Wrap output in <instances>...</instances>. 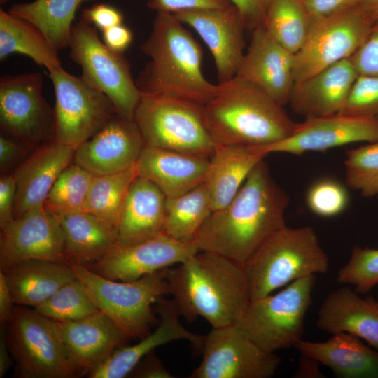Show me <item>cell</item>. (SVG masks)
Listing matches in <instances>:
<instances>
[{"label":"cell","mask_w":378,"mask_h":378,"mask_svg":"<svg viewBox=\"0 0 378 378\" xmlns=\"http://www.w3.org/2000/svg\"><path fill=\"white\" fill-rule=\"evenodd\" d=\"M374 195H377L378 196V184L376 186V187L372 190L371 196H374Z\"/></svg>","instance_id":"6f0895ef"},{"label":"cell","mask_w":378,"mask_h":378,"mask_svg":"<svg viewBox=\"0 0 378 378\" xmlns=\"http://www.w3.org/2000/svg\"><path fill=\"white\" fill-rule=\"evenodd\" d=\"M339 113L378 118V76L358 75Z\"/></svg>","instance_id":"b9f144b4"},{"label":"cell","mask_w":378,"mask_h":378,"mask_svg":"<svg viewBox=\"0 0 378 378\" xmlns=\"http://www.w3.org/2000/svg\"><path fill=\"white\" fill-rule=\"evenodd\" d=\"M232 4L229 0H148V8L157 12L176 13L187 10L223 8Z\"/></svg>","instance_id":"ee69618b"},{"label":"cell","mask_w":378,"mask_h":378,"mask_svg":"<svg viewBox=\"0 0 378 378\" xmlns=\"http://www.w3.org/2000/svg\"><path fill=\"white\" fill-rule=\"evenodd\" d=\"M94 176L71 163L59 176L45 201V207L57 216L85 211Z\"/></svg>","instance_id":"8d00e7d4"},{"label":"cell","mask_w":378,"mask_h":378,"mask_svg":"<svg viewBox=\"0 0 378 378\" xmlns=\"http://www.w3.org/2000/svg\"><path fill=\"white\" fill-rule=\"evenodd\" d=\"M123 15L116 8L104 4H94L82 11L81 20L102 31L122 24Z\"/></svg>","instance_id":"f6af8a7d"},{"label":"cell","mask_w":378,"mask_h":378,"mask_svg":"<svg viewBox=\"0 0 378 378\" xmlns=\"http://www.w3.org/2000/svg\"><path fill=\"white\" fill-rule=\"evenodd\" d=\"M294 56L265 27L255 28L235 76L257 86L283 106L289 103L295 85Z\"/></svg>","instance_id":"ffe728a7"},{"label":"cell","mask_w":378,"mask_h":378,"mask_svg":"<svg viewBox=\"0 0 378 378\" xmlns=\"http://www.w3.org/2000/svg\"><path fill=\"white\" fill-rule=\"evenodd\" d=\"M8 0H0L1 4H5Z\"/></svg>","instance_id":"680465c9"},{"label":"cell","mask_w":378,"mask_h":378,"mask_svg":"<svg viewBox=\"0 0 378 378\" xmlns=\"http://www.w3.org/2000/svg\"><path fill=\"white\" fill-rule=\"evenodd\" d=\"M43 90L41 73L6 75L0 79L1 130L28 148L53 140L54 109Z\"/></svg>","instance_id":"4fadbf2b"},{"label":"cell","mask_w":378,"mask_h":378,"mask_svg":"<svg viewBox=\"0 0 378 378\" xmlns=\"http://www.w3.org/2000/svg\"><path fill=\"white\" fill-rule=\"evenodd\" d=\"M312 19L332 16L362 6L364 0H302Z\"/></svg>","instance_id":"bcb514c9"},{"label":"cell","mask_w":378,"mask_h":378,"mask_svg":"<svg viewBox=\"0 0 378 378\" xmlns=\"http://www.w3.org/2000/svg\"><path fill=\"white\" fill-rule=\"evenodd\" d=\"M6 326L10 355L20 378H72L83 375L73 363L52 320L34 308L16 305Z\"/></svg>","instance_id":"9c48e42d"},{"label":"cell","mask_w":378,"mask_h":378,"mask_svg":"<svg viewBox=\"0 0 378 378\" xmlns=\"http://www.w3.org/2000/svg\"><path fill=\"white\" fill-rule=\"evenodd\" d=\"M204 105L141 93L134 121L147 146L210 158L216 144L206 125Z\"/></svg>","instance_id":"52a82bcc"},{"label":"cell","mask_w":378,"mask_h":378,"mask_svg":"<svg viewBox=\"0 0 378 378\" xmlns=\"http://www.w3.org/2000/svg\"><path fill=\"white\" fill-rule=\"evenodd\" d=\"M145 146L135 122L115 113L76 148L73 161L94 176L120 173L136 165Z\"/></svg>","instance_id":"d6986e66"},{"label":"cell","mask_w":378,"mask_h":378,"mask_svg":"<svg viewBox=\"0 0 378 378\" xmlns=\"http://www.w3.org/2000/svg\"><path fill=\"white\" fill-rule=\"evenodd\" d=\"M68 47L69 57L81 68V78L108 97L118 115L134 120L141 92L123 53L108 48L96 28L83 20L72 24Z\"/></svg>","instance_id":"30bf717a"},{"label":"cell","mask_w":378,"mask_h":378,"mask_svg":"<svg viewBox=\"0 0 378 378\" xmlns=\"http://www.w3.org/2000/svg\"><path fill=\"white\" fill-rule=\"evenodd\" d=\"M337 281L351 285L358 293H367L378 284V249L353 248L347 262L340 269Z\"/></svg>","instance_id":"ab89813d"},{"label":"cell","mask_w":378,"mask_h":378,"mask_svg":"<svg viewBox=\"0 0 378 378\" xmlns=\"http://www.w3.org/2000/svg\"><path fill=\"white\" fill-rule=\"evenodd\" d=\"M17 183L13 174H4L0 178V227L14 218Z\"/></svg>","instance_id":"c3c4849f"},{"label":"cell","mask_w":378,"mask_h":378,"mask_svg":"<svg viewBox=\"0 0 378 378\" xmlns=\"http://www.w3.org/2000/svg\"><path fill=\"white\" fill-rule=\"evenodd\" d=\"M10 349L7 341L6 326L1 325L0 332V378L4 377L12 365Z\"/></svg>","instance_id":"db71d44e"},{"label":"cell","mask_w":378,"mask_h":378,"mask_svg":"<svg viewBox=\"0 0 378 378\" xmlns=\"http://www.w3.org/2000/svg\"><path fill=\"white\" fill-rule=\"evenodd\" d=\"M240 11L248 29L265 27V18L272 0H229Z\"/></svg>","instance_id":"7dc6e473"},{"label":"cell","mask_w":378,"mask_h":378,"mask_svg":"<svg viewBox=\"0 0 378 378\" xmlns=\"http://www.w3.org/2000/svg\"><path fill=\"white\" fill-rule=\"evenodd\" d=\"M2 271L15 305L36 308L66 283L76 278L66 264L27 259Z\"/></svg>","instance_id":"f546056e"},{"label":"cell","mask_w":378,"mask_h":378,"mask_svg":"<svg viewBox=\"0 0 378 378\" xmlns=\"http://www.w3.org/2000/svg\"><path fill=\"white\" fill-rule=\"evenodd\" d=\"M311 23L302 0H272L265 28L281 46L295 55L307 39Z\"/></svg>","instance_id":"e575fe53"},{"label":"cell","mask_w":378,"mask_h":378,"mask_svg":"<svg viewBox=\"0 0 378 378\" xmlns=\"http://www.w3.org/2000/svg\"><path fill=\"white\" fill-rule=\"evenodd\" d=\"M191 27L210 50L218 83L235 77L245 53V21L233 4L223 8L187 10L174 13Z\"/></svg>","instance_id":"ac0fdd59"},{"label":"cell","mask_w":378,"mask_h":378,"mask_svg":"<svg viewBox=\"0 0 378 378\" xmlns=\"http://www.w3.org/2000/svg\"><path fill=\"white\" fill-rule=\"evenodd\" d=\"M27 259L66 264L59 219L43 204L1 228L0 270Z\"/></svg>","instance_id":"2e32d148"},{"label":"cell","mask_w":378,"mask_h":378,"mask_svg":"<svg viewBox=\"0 0 378 378\" xmlns=\"http://www.w3.org/2000/svg\"><path fill=\"white\" fill-rule=\"evenodd\" d=\"M305 201L314 214L325 218L333 217L346 210L349 194L344 185L331 178H323L308 188Z\"/></svg>","instance_id":"60d3db41"},{"label":"cell","mask_w":378,"mask_h":378,"mask_svg":"<svg viewBox=\"0 0 378 378\" xmlns=\"http://www.w3.org/2000/svg\"><path fill=\"white\" fill-rule=\"evenodd\" d=\"M166 197L151 181L137 176L131 183L115 229L118 245L137 244L164 232Z\"/></svg>","instance_id":"484cf974"},{"label":"cell","mask_w":378,"mask_h":378,"mask_svg":"<svg viewBox=\"0 0 378 378\" xmlns=\"http://www.w3.org/2000/svg\"><path fill=\"white\" fill-rule=\"evenodd\" d=\"M73 363L89 375L130 338L100 310L84 318L52 321Z\"/></svg>","instance_id":"44dd1931"},{"label":"cell","mask_w":378,"mask_h":378,"mask_svg":"<svg viewBox=\"0 0 378 378\" xmlns=\"http://www.w3.org/2000/svg\"><path fill=\"white\" fill-rule=\"evenodd\" d=\"M295 347L301 355L329 368L338 377L378 378V351L352 334L337 332L323 342L302 339Z\"/></svg>","instance_id":"83f0119b"},{"label":"cell","mask_w":378,"mask_h":378,"mask_svg":"<svg viewBox=\"0 0 378 378\" xmlns=\"http://www.w3.org/2000/svg\"><path fill=\"white\" fill-rule=\"evenodd\" d=\"M13 296L8 285L6 276L0 271V322L6 325L10 320L14 309Z\"/></svg>","instance_id":"f5cc1de1"},{"label":"cell","mask_w":378,"mask_h":378,"mask_svg":"<svg viewBox=\"0 0 378 378\" xmlns=\"http://www.w3.org/2000/svg\"><path fill=\"white\" fill-rule=\"evenodd\" d=\"M156 312L160 321L153 331L132 346H125L115 351L101 366L91 372L90 378H122L130 373L138 363L147 354L165 344L187 340L195 347L201 348L204 336L190 332L183 326L181 316L174 302L165 296L160 297L156 302Z\"/></svg>","instance_id":"7402d4cb"},{"label":"cell","mask_w":378,"mask_h":378,"mask_svg":"<svg viewBox=\"0 0 378 378\" xmlns=\"http://www.w3.org/2000/svg\"><path fill=\"white\" fill-rule=\"evenodd\" d=\"M103 42L112 50L123 53L133 40L132 31L122 24L102 31Z\"/></svg>","instance_id":"816d5d0a"},{"label":"cell","mask_w":378,"mask_h":378,"mask_svg":"<svg viewBox=\"0 0 378 378\" xmlns=\"http://www.w3.org/2000/svg\"><path fill=\"white\" fill-rule=\"evenodd\" d=\"M377 304H378V300H377Z\"/></svg>","instance_id":"91938a15"},{"label":"cell","mask_w":378,"mask_h":378,"mask_svg":"<svg viewBox=\"0 0 378 378\" xmlns=\"http://www.w3.org/2000/svg\"><path fill=\"white\" fill-rule=\"evenodd\" d=\"M289 197L272 177L264 159L251 170L234 197L213 211L193 241L244 265L275 232L284 227Z\"/></svg>","instance_id":"6da1fadb"},{"label":"cell","mask_w":378,"mask_h":378,"mask_svg":"<svg viewBox=\"0 0 378 378\" xmlns=\"http://www.w3.org/2000/svg\"><path fill=\"white\" fill-rule=\"evenodd\" d=\"M57 216L67 265L73 262L88 266L100 260L118 245L115 230L90 213L80 211Z\"/></svg>","instance_id":"4dcf8cb0"},{"label":"cell","mask_w":378,"mask_h":378,"mask_svg":"<svg viewBox=\"0 0 378 378\" xmlns=\"http://www.w3.org/2000/svg\"><path fill=\"white\" fill-rule=\"evenodd\" d=\"M28 148L3 134L0 136V169L3 175L24 160Z\"/></svg>","instance_id":"681fc988"},{"label":"cell","mask_w":378,"mask_h":378,"mask_svg":"<svg viewBox=\"0 0 378 378\" xmlns=\"http://www.w3.org/2000/svg\"><path fill=\"white\" fill-rule=\"evenodd\" d=\"M265 156L257 146L216 144L205 181L213 211L224 207L234 197L249 173Z\"/></svg>","instance_id":"f1b7e54d"},{"label":"cell","mask_w":378,"mask_h":378,"mask_svg":"<svg viewBox=\"0 0 378 378\" xmlns=\"http://www.w3.org/2000/svg\"><path fill=\"white\" fill-rule=\"evenodd\" d=\"M198 251L193 241L176 240L163 232L137 244L117 245L100 260L85 267L109 279L130 281L178 265Z\"/></svg>","instance_id":"e0dca14e"},{"label":"cell","mask_w":378,"mask_h":378,"mask_svg":"<svg viewBox=\"0 0 378 378\" xmlns=\"http://www.w3.org/2000/svg\"><path fill=\"white\" fill-rule=\"evenodd\" d=\"M213 211L205 182L178 196L166 197L164 232L182 241H192Z\"/></svg>","instance_id":"836d02e7"},{"label":"cell","mask_w":378,"mask_h":378,"mask_svg":"<svg viewBox=\"0 0 378 378\" xmlns=\"http://www.w3.org/2000/svg\"><path fill=\"white\" fill-rule=\"evenodd\" d=\"M372 20H378V0H364L362 5Z\"/></svg>","instance_id":"9f6ffc18"},{"label":"cell","mask_w":378,"mask_h":378,"mask_svg":"<svg viewBox=\"0 0 378 378\" xmlns=\"http://www.w3.org/2000/svg\"><path fill=\"white\" fill-rule=\"evenodd\" d=\"M167 279L181 316H200L212 328L235 324L251 301L244 266L213 252L198 251L168 268Z\"/></svg>","instance_id":"7a4b0ae2"},{"label":"cell","mask_w":378,"mask_h":378,"mask_svg":"<svg viewBox=\"0 0 378 378\" xmlns=\"http://www.w3.org/2000/svg\"><path fill=\"white\" fill-rule=\"evenodd\" d=\"M34 309L56 321L78 320L99 311L77 278L63 285Z\"/></svg>","instance_id":"74e56055"},{"label":"cell","mask_w":378,"mask_h":378,"mask_svg":"<svg viewBox=\"0 0 378 378\" xmlns=\"http://www.w3.org/2000/svg\"><path fill=\"white\" fill-rule=\"evenodd\" d=\"M251 300L300 279L325 274L329 259L313 227H281L272 234L243 265Z\"/></svg>","instance_id":"5b68a950"},{"label":"cell","mask_w":378,"mask_h":378,"mask_svg":"<svg viewBox=\"0 0 378 378\" xmlns=\"http://www.w3.org/2000/svg\"><path fill=\"white\" fill-rule=\"evenodd\" d=\"M374 22L362 6L312 19L307 39L294 56L295 83L351 58L367 38Z\"/></svg>","instance_id":"7c38bea8"},{"label":"cell","mask_w":378,"mask_h":378,"mask_svg":"<svg viewBox=\"0 0 378 378\" xmlns=\"http://www.w3.org/2000/svg\"><path fill=\"white\" fill-rule=\"evenodd\" d=\"M320 363L316 360L302 355L299 367L295 377H321L322 373L319 370Z\"/></svg>","instance_id":"11a10c76"},{"label":"cell","mask_w":378,"mask_h":378,"mask_svg":"<svg viewBox=\"0 0 378 378\" xmlns=\"http://www.w3.org/2000/svg\"><path fill=\"white\" fill-rule=\"evenodd\" d=\"M140 49L150 58L135 80L141 93L202 104L216 93L218 85L206 80L202 71L201 46L174 14L157 12Z\"/></svg>","instance_id":"3957f363"},{"label":"cell","mask_w":378,"mask_h":378,"mask_svg":"<svg viewBox=\"0 0 378 378\" xmlns=\"http://www.w3.org/2000/svg\"><path fill=\"white\" fill-rule=\"evenodd\" d=\"M358 75L378 76V20L367 38L350 58Z\"/></svg>","instance_id":"7bdbcfd3"},{"label":"cell","mask_w":378,"mask_h":378,"mask_svg":"<svg viewBox=\"0 0 378 378\" xmlns=\"http://www.w3.org/2000/svg\"><path fill=\"white\" fill-rule=\"evenodd\" d=\"M55 95L53 140L75 149L116 113L108 97L62 66L49 71Z\"/></svg>","instance_id":"8fae6325"},{"label":"cell","mask_w":378,"mask_h":378,"mask_svg":"<svg viewBox=\"0 0 378 378\" xmlns=\"http://www.w3.org/2000/svg\"><path fill=\"white\" fill-rule=\"evenodd\" d=\"M202 359L189 378H269L281 358L246 336L235 324L212 328L204 336Z\"/></svg>","instance_id":"5bb4252c"},{"label":"cell","mask_w":378,"mask_h":378,"mask_svg":"<svg viewBox=\"0 0 378 378\" xmlns=\"http://www.w3.org/2000/svg\"><path fill=\"white\" fill-rule=\"evenodd\" d=\"M344 166L346 186L371 197L378 184V141L347 151Z\"/></svg>","instance_id":"f35d334b"},{"label":"cell","mask_w":378,"mask_h":378,"mask_svg":"<svg viewBox=\"0 0 378 378\" xmlns=\"http://www.w3.org/2000/svg\"><path fill=\"white\" fill-rule=\"evenodd\" d=\"M59 50L28 20L0 9V59L13 53L28 56L51 71L62 66Z\"/></svg>","instance_id":"1f68e13d"},{"label":"cell","mask_w":378,"mask_h":378,"mask_svg":"<svg viewBox=\"0 0 378 378\" xmlns=\"http://www.w3.org/2000/svg\"><path fill=\"white\" fill-rule=\"evenodd\" d=\"M204 110L216 144H273L290 136L298 123L261 89L237 76L218 83Z\"/></svg>","instance_id":"277c9868"},{"label":"cell","mask_w":378,"mask_h":378,"mask_svg":"<svg viewBox=\"0 0 378 378\" xmlns=\"http://www.w3.org/2000/svg\"><path fill=\"white\" fill-rule=\"evenodd\" d=\"M317 327L326 332H345L367 342L378 351V304L363 299L348 286L331 292L320 307Z\"/></svg>","instance_id":"4316f807"},{"label":"cell","mask_w":378,"mask_h":378,"mask_svg":"<svg viewBox=\"0 0 378 378\" xmlns=\"http://www.w3.org/2000/svg\"><path fill=\"white\" fill-rule=\"evenodd\" d=\"M89 1L93 0H35L13 5L8 12L31 22L60 50L68 47L77 9Z\"/></svg>","instance_id":"d6a6232c"},{"label":"cell","mask_w":378,"mask_h":378,"mask_svg":"<svg viewBox=\"0 0 378 378\" xmlns=\"http://www.w3.org/2000/svg\"><path fill=\"white\" fill-rule=\"evenodd\" d=\"M137 176L135 165L120 173L94 176L85 211L99 218L115 232L127 191Z\"/></svg>","instance_id":"d590c367"},{"label":"cell","mask_w":378,"mask_h":378,"mask_svg":"<svg viewBox=\"0 0 378 378\" xmlns=\"http://www.w3.org/2000/svg\"><path fill=\"white\" fill-rule=\"evenodd\" d=\"M209 158L146 145L136 164L137 175L166 197L184 194L206 181Z\"/></svg>","instance_id":"cb8c5ba5"},{"label":"cell","mask_w":378,"mask_h":378,"mask_svg":"<svg viewBox=\"0 0 378 378\" xmlns=\"http://www.w3.org/2000/svg\"><path fill=\"white\" fill-rule=\"evenodd\" d=\"M68 265L84 286L97 308L107 315L130 339H141L155 321L152 306L169 295L167 269L130 281L104 277L84 265Z\"/></svg>","instance_id":"8992f818"},{"label":"cell","mask_w":378,"mask_h":378,"mask_svg":"<svg viewBox=\"0 0 378 378\" xmlns=\"http://www.w3.org/2000/svg\"><path fill=\"white\" fill-rule=\"evenodd\" d=\"M315 282L316 275L306 276L275 294L251 300L236 326L268 352L295 347L304 334Z\"/></svg>","instance_id":"ba28073f"},{"label":"cell","mask_w":378,"mask_h":378,"mask_svg":"<svg viewBox=\"0 0 378 378\" xmlns=\"http://www.w3.org/2000/svg\"><path fill=\"white\" fill-rule=\"evenodd\" d=\"M134 378H173L154 351L145 356L129 376Z\"/></svg>","instance_id":"f907efd6"},{"label":"cell","mask_w":378,"mask_h":378,"mask_svg":"<svg viewBox=\"0 0 378 378\" xmlns=\"http://www.w3.org/2000/svg\"><path fill=\"white\" fill-rule=\"evenodd\" d=\"M358 74L350 58L295 83L289 103L306 118L339 113Z\"/></svg>","instance_id":"d4e9b609"},{"label":"cell","mask_w":378,"mask_h":378,"mask_svg":"<svg viewBox=\"0 0 378 378\" xmlns=\"http://www.w3.org/2000/svg\"><path fill=\"white\" fill-rule=\"evenodd\" d=\"M378 141V118L336 113L306 118L298 122L292 134L279 141L257 146L266 156L283 153L302 155L355 142Z\"/></svg>","instance_id":"9a60e30c"},{"label":"cell","mask_w":378,"mask_h":378,"mask_svg":"<svg viewBox=\"0 0 378 378\" xmlns=\"http://www.w3.org/2000/svg\"><path fill=\"white\" fill-rule=\"evenodd\" d=\"M75 150L52 140L36 148L17 167L14 218L44 203L57 178L73 161Z\"/></svg>","instance_id":"603a6c76"}]
</instances>
